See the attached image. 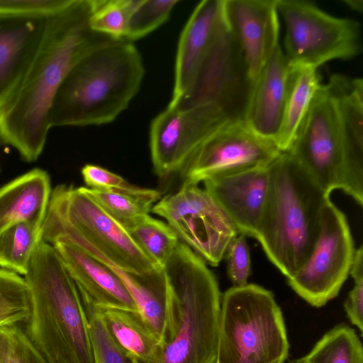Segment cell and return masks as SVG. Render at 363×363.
<instances>
[{
  "label": "cell",
  "mask_w": 363,
  "mask_h": 363,
  "mask_svg": "<svg viewBox=\"0 0 363 363\" xmlns=\"http://www.w3.org/2000/svg\"><path fill=\"white\" fill-rule=\"evenodd\" d=\"M92 0H69L48 17L28 64L0 103V147L16 150L27 162L42 154L50 129L55 96L72 67L88 51L113 40L89 26Z\"/></svg>",
  "instance_id": "1"
},
{
  "label": "cell",
  "mask_w": 363,
  "mask_h": 363,
  "mask_svg": "<svg viewBox=\"0 0 363 363\" xmlns=\"http://www.w3.org/2000/svg\"><path fill=\"white\" fill-rule=\"evenodd\" d=\"M144 75L133 42L111 40L94 47L63 79L50 109V128L111 123L128 108Z\"/></svg>",
  "instance_id": "2"
},
{
  "label": "cell",
  "mask_w": 363,
  "mask_h": 363,
  "mask_svg": "<svg viewBox=\"0 0 363 363\" xmlns=\"http://www.w3.org/2000/svg\"><path fill=\"white\" fill-rule=\"evenodd\" d=\"M23 277L30 297L24 330L34 344L52 363H94L79 290L52 245L40 242Z\"/></svg>",
  "instance_id": "3"
},
{
  "label": "cell",
  "mask_w": 363,
  "mask_h": 363,
  "mask_svg": "<svg viewBox=\"0 0 363 363\" xmlns=\"http://www.w3.org/2000/svg\"><path fill=\"white\" fill-rule=\"evenodd\" d=\"M269 172L268 196L255 238L270 262L288 278L311 252L330 195L288 152L270 164Z\"/></svg>",
  "instance_id": "4"
},
{
  "label": "cell",
  "mask_w": 363,
  "mask_h": 363,
  "mask_svg": "<svg viewBox=\"0 0 363 363\" xmlns=\"http://www.w3.org/2000/svg\"><path fill=\"white\" fill-rule=\"evenodd\" d=\"M163 269L171 289L172 319L157 363H213L221 303L216 277L180 241Z\"/></svg>",
  "instance_id": "5"
},
{
  "label": "cell",
  "mask_w": 363,
  "mask_h": 363,
  "mask_svg": "<svg viewBox=\"0 0 363 363\" xmlns=\"http://www.w3.org/2000/svg\"><path fill=\"white\" fill-rule=\"evenodd\" d=\"M42 239L71 243L108 267L140 275L157 267L130 238L82 187L60 184L52 190Z\"/></svg>",
  "instance_id": "6"
},
{
  "label": "cell",
  "mask_w": 363,
  "mask_h": 363,
  "mask_svg": "<svg viewBox=\"0 0 363 363\" xmlns=\"http://www.w3.org/2000/svg\"><path fill=\"white\" fill-rule=\"evenodd\" d=\"M288 152L326 194L340 189L363 203V157L350 147L337 97L320 86Z\"/></svg>",
  "instance_id": "7"
},
{
  "label": "cell",
  "mask_w": 363,
  "mask_h": 363,
  "mask_svg": "<svg viewBox=\"0 0 363 363\" xmlns=\"http://www.w3.org/2000/svg\"><path fill=\"white\" fill-rule=\"evenodd\" d=\"M289 349L282 313L272 291L247 283L223 294L213 363H284Z\"/></svg>",
  "instance_id": "8"
},
{
  "label": "cell",
  "mask_w": 363,
  "mask_h": 363,
  "mask_svg": "<svg viewBox=\"0 0 363 363\" xmlns=\"http://www.w3.org/2000/svg\"><path fill=\"white\" fill-rule=\"evenodd\" d=\"M277 10L285 25L284 52L291 67L318 69L362 51L356 20L333 16L308 1L277 0Z\"/></svg>",
  "instance_id": "9"
},
{
  "label": "cell",
  "mask_w": 363,
  "mask_h": 363,
  "mask_svg": "<svg viewBox=\"0 0 363 363\" xmlns=\"http://www.w3.org/2000/svg\"><path fill=\"white\" fill-rule=\"evenodd\" d=\"M355 250L347 220L329 197L323 208L313 248L287 278L289 285L309 304L324 306L337 296L347 279Z\"/></svg>",
  "instance_id": "10"
},
{
  "label": "cell",
  "mask_w": 363,
  "mask_h": 363,
  "mask_svg": "<svg viewBox=\"0 0 363 363\" xmlns=\"http://www.w3.org/2000/svg\"><path fill=\"white\" fill-rule=\"evenodd\" d=\"M151 211L164 218L179 241L213 267L219 264L238 235L214 199L198 185L183 184L157 201Z\"/></svg>",
  "instance_id": "11"
},
{
  "label": "cell",
  "mask_w": 363,
  "mask_h": 363,
  "mask_svg": "<svg viewBox=\"0 0 363 363\" xmlns=\"http://www.w3.org/2000/svg\"><path fill=\"white\" fill-rule=\"evenodd\" d=\"M232 118L213 103L189 108L167 106L153 118L150 128L155 174L167 178L182 172L201 144Z\"/></svg>",
  "instance_id": "12"
},
{
  "label": "cell",
  "mask_w": 363,
  "mask_h": 363,
  "mask_svg": "<svg viewBox=\"0 0 363 363\" xmlns=\"http://www.w3.org/2000/svg\"><path fill=\"white\" fill-rule=\"evenodd\" d=\"M282 153L275 143L253 131L242 118L229 120L199 147L182 172L183 184L271 164Z\"/></svg>",
  "instance_id": "13"
},
{
  "label": "cell",
  "mask_w": 363,
  "mask_h": 363,
  "mask_svg": "<svg viewBox=\"0 0 363 363\" xmlns=\"http://www.w3.org/2000/svg\"><path fill=\"white\" fill-rule=\"evenodd\" d=\"M244 86H250L245 62L226 18L223 0L218 24L193 84L179 104L170 107L189 108L213 103L233 118H242L235 106Z\"/></svg>",
  "instance_id": "14"
},
{
  "label": "cell",
  "mask_w": 363,
  "mask_h": 363,
  "mask_svg": "<svg viewBox=\"0 0 363 363\" xmlns=\"http://www.w3.org/2000/svg\"><path fill=\"white\" fill-rule=\"evenodd\" d=\"M224 11L241 49L250 86L279 45L277 0H224Z\"/></svg>",
  "instance_id": "15"
},
{
  "label": "cell",
  "mask_w": 363,
  "mask_h": 363,
  "mask_svg": "<svg viewBox=\"0 0 363 363\" xmlns=\"http://www.w3.org/2000/svg\"><path fill=\"white\" fill-rule=\"evenodd\" d=\"M269 166L249 169L203 182L205 189L240 235L256 237L268 196Z\"/></svg>",
  "instance_id": "16"
},
{
  "label": "cell",
  "mask_w": 363,
  "mask_h": 363,
  "mask_svg": "<svg viewBox=\"0 0 363 363\" xmlns=\"http://www.w3.org/2000/svg\"><path fill=\"white\" fill-rule=\"evenodd\" d=\"M74 280L82 301L96 308L138 309L119 277L79 247L63 241L52 245Z\"/></svg>",
  "instance_id": "17"
},
{
  "label": "cell",
  "mask_w": 363,
  "mask_h": 363,
  "mask_svg": "<svg viewBox=\"0 0 363 363\" xmlns=\"http://www.w3.org/2000/svg\"><path fill=\"white\" fill-rule=\"evenodd\" d=\"M291 69L279 45L250 86L242 113L249 128L274 143L283 116Z\"/></svg>",
  "instance_id": "18"
},
{
  "label": "cell",
  "mask_w": 363,
  "mask_h": 363,
  "mask_svg": "<svg viewBox=\"0 0 363 363\" xmlns=\"http://www.w3.org/2000/svg\"><path fill=\"white\" fill-rule=\"evenodd\" d=\"M223 0H203L195 7L179 38L174 83L168 106H175L191 87L218 24Z\"/></svg>",
  "instance_id": "19"
},
{
  "label": "cell",
  "mask_w": 363,
  "mask_h": 363,
  "mask_svg": "<svg viewBox=\"0 0 363 363\" xmlns=\"http://www.w3.org/2000/svg\"><path fill=\"white\" fill-rule=\"evenodd\" d=\"M47 20L45 16L0 15V103L34 54Z\"/></svg>",
  "instance_id": "20"
},
{
  "label": "cell",
  "mask_w": 363,
  "mask_h": 363,
  "mask_svg": "<svg viewBox=\"0 0 363 363\" xmlns=\"http://www.w3.org/2000/svg\"><path fill=\"white\" fill-rule=\"evenodd\" d=\"M50 178L35 168L0 187V233L25 221L43 223L51 193Z\"/></svg>",
  "instance_id": "21"
},
{
  "label": "cell",
  "mask_w": 363,
  "mask_h": 363,
  "mask_svg": "<svg viewBox=\"0 0 363 363\" xmlns=\"http://www.w3.org/2000/svg\"><path fill=\"white\" fill-rule=\"evenodd\" d=\"M109 267L123 282L145 323L163 343L172 319L171 289L164 269L140 275Z\"/></svg>",
  "instance_id": "22"
},
{
  "label": "cell",
  "mask_w": 363,
  "mask_h": 363,
  "mask_svg": "<svg viewBox=\"0 0 363 363\" xmlns=\"http://www.w3.org/2000/svg\"><path fill=\"white\" fill-rule=\"evenodd\" d=\"M94 308L113 340L138 363L157 362L162 343L139 313L118 308Z\"/></svg>",
  "instance_id": "23"
},
{
  "label": "cell",
  "mask_w": 363,
  "mask_h": 363,
  "mask_svg": "<svg viewBox=\"0 0 363 363\" xmlns=\"http://www.w3.org/2000/svg\"><path fill=\"white\" fill-rule=\"evenodd\" d=\"M283 116L274 143L282 152L291 147L299 128L321 85L318 69L291 67Z\"/></svg>",
  "instance_id": "24"
},
{
  "label": "cell",
  "mask_w": 363,
  "mask_h": 363,
  "mask_svg": "<svg viewBox=\"0 0 363 363\" xmlns=\"http://www.w3.org/2000/svg\"><path fill=\"white\" fill-rule=\"evenodd\" d=\"M42 223L25 221L0 233V267L25 275L35 250L43 240Z\"/></svg>",
  "instance_id": "25"
},
{
  "label": "cell",
  "mask_w": 363,
  "mask_h": 363,
  "mask_svg": "<svg viewBox=\"0 0 363 363\" xmlns=\"http://www.w3.org/2000/svg\"><path fill=\"white\" fill-rule=\"evenodd\" d=\"M125 228L147 258L161 269L164 267L179 242L177 234L167 223L149 214L141 216Z\"/></svg>",
  "instance_id": "26"
},
{
  "label": "cell",
  "mask_w": 363,
  "mask_h": 363,
  "mask_svg": "<svg viewBox=\"0 0 363 363\" xmlns=\"http://www.w3.org/2000/svg\"><path fill=\"white\" fill-rule=\"evenodd\" d=\"M302 358L305 363H363V348L353 329L339 325L325 333Z\"/></svg>",
  "instance_id": "27"
},
{
  "label": "cell",
  "mask_w": 363,
  "mask_h": 363,
  "mask_svg": "<svg viewBox=\"0 0 363 363\" xmlns=\"http://www.w3.org/2000/svg\"><path fill=\"white\" fill-rule=\"evenodd\" d=\"M83 191L94 200L112 218L124 228L149 214L154 203L161 199L155 189L145 195L105 191L82 186Z\"/></svg>",
  "instance_id": "28"
},
{
  "label": "cell",
  "mask_w": 363,
  "mask_h": 363,
  "mask_svg": "<svg viewBox=\"0 0 363 363\" xmlns=\"http://www.w3.org/2000/svg\"><path fill=\"white\" fill-rule=\"evenodd\" d=\"M29 313V289L26 279L0 267V326L25 323Z\"/></svg>",
  "instance_id": "29"
},
{
  "label": "cell",
  "mask_w": 363,
  "mask_h": 363,
  "mask_svg": "<svg viewBox=\"0 0 363 363\" xmlns=\"http://www.w3.org/2000/svg\"><path fill=\"white\" fill-rule=\"evenodd\" d=\"M135 0H92L90 28L116 40H125Z\"/></svg>",
  "instance_id": "30"
},
{
  "label": "cell",
  "mask_w": 363,
  "mask_h": 363,
  "mask_svg": "<svg viewBox=\"0 0 363 363\" xmlns=\"http://www.w3.org/2000/svg\"><path fill=\"white\" fill-rule=\"evenodd\" d=\"M177 0H135L128 18L125 40L133 42L166 22Z\"/></svg>",
  "instance_id": "31"
},
{
  "label": "cell",
  "mask_w": 363,
  "mask_h": 363,
  "mask_svg": "<svg viewBox=\"0 0 363 363\" xmlns=\"http://www.w3.org/2000/svg\"><path fill=\"white\" fill-rule=\"evenodd\" d=\"M0 363H52L18 325L0 326Z\"/></svg>",
  "instance_id": "32"
},
{
  "label": "cell",
  "mask_w": 363,
  "mask_h": 363,
  "mask_svg": "<svg viewBox=\"0 0 363 363\" xmlns=\"http://www.w3.org/2000/svg\"><path fill=\"white\" fill-rule=\"evenodd\" d=\"M82 303L89 320L94 363H138L113 340L95 309Z\"/></svg>",
  "instance_id": "33"
},
{
  "label": "cell",
  "mask_w": 363,
  "mask_h": 363,
  "mask_svg": "<svg viewBox=\"0 0 363 363\" xmlns=\"http://www.w3.org/2000/svg\"><path fill=\"white\" fill-rule=\"evenodd\" d=\"M81 173L88 188L124 192L137 195L150 194L153 189L142 188L128 183L122 177L98 165L87 164Z\"/></svg>",
  "instance_id": "34"
},
{
  "label": "cell",
  "mask_w": 363,
  "mask_h": 363,
  "mask_svg": "<svg viewBox=\"0 0 363 363\" xmlns=\"http://www.w3.org/2000/svg\"><path fill=\"white\" fill-rule=\"evenodd\" d=\"M225 256L228 277L233 286L247 284L250 274L251 259L245 236L238 235L228 245Z\"/></svg>",
  "instance_id": "35"
},
{
  "label": "cell",
  "mask_w": 363,
  "mask_h": 363,
  "mask_svg": "<svg viewBox=\"0 0 363 363\" xmlns=\"http://www.w3.org/2000/svg\"><path fill=\"white\" fill-rule=\"evenodd\" d=\"M350 274L354 279V286L345 303V310L350 322L363 332V247L355 250Z\"/></svg>",
  "instance_id": "36"
},
{
  "label": "cell",
  "mask_w": 363,
  "mask_h": 363,
  "mask_svg": "<svg viewBox=\"0 0 363 363\" xmlns=\"http://www.w3.org/2000/svg\"><path fill=\"white\" fill-rule=\"evenodd\" d=\"M69 0H0V15L48 17L64 8Z\"/></svg>",
  "instance_id": "37"
},
{
  "label": "cell",
  "mask_w": 363,
  "mask_h": 363,
  "mask_svg": "<svg viewBox=\"0 0 363 363\" xmlns=\"http://www.w3.org/2000/svg\"><path fill=\"white\" fill-rule=\"evenodd\" d=\"M342 2L351 10L362 13L363 1L362 0H343Z\"/></svg>",
  "instance_id": "38"
},
{
  "label": "cell",
  "mask_w": 363,
  "mask_h": 363,
  "mask_svg": "<svg viewBox=\"0 0 363 363\" xmlns=\"http://www.w3.org/2000/svg\"><path fill=\"white\" fill-rule=\"evenodd\" d=\"M290 363H305V362L303 361V358H300V359H294V360L291 361Z\"/></svg>",
  "instance_id": "39"
}]
</instances>
